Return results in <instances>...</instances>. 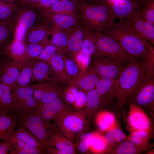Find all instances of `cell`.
Here are the masks:
<instances>
[{"instance_id": "cell-1", "label": "cell", "mask_w": 154, "mask_h": 154, "mask_svg": "<svg viewBox=\"0 0 154 154\" xmlns=\"http://www.w3.org/2000/svg\"><path fill=\"white\" fill-rule=\"evenodd\" d=\"M153 70L154 61L145 58L136 57L124 66L117 80L116 105H125L139 84Z\"/></svg>"}, {"instance_id": "cell-2", "label": "cell", "mask_w": 154, "mask_h": 154, "mask_svg": "<svg viewBox=\"0 0 154 154\" xmlns=\"http://www.w3.org/2000/svg\"><path fill=\"white\" fill-rule=\"evenodd\" d=\"M102 32L117 42L132 56L154 61L153 46L134 34L122 19L117 23L114 22Z\"/></svg>"}, {"instance_id": "cell-3", "label": "cell", "mask_w": 154, "mask_h": 154, "mask_svg": "<svg viewBox=\"0 0 154 154\" xmlns=\"http://www.w3.org/2000/svg\"><path fill=\"white\" fill-rule=\"evenodd\" d=\"M79 10L83 26L91 32H102L116 20L108 0L80 2Z\"/></svg>"}, {"instance_id": "cell-4", "label": "cell", "mask_w": 154, "mask_h": 154, "mask_svg": "<svg viewBox=\"0 0 154 154\" xmlns=\"http://www.w3.org/2000/svg\"><path fill=\"white\" fill-rule=\"evenodd\" d=\"M17 114V123L19 125L26 129L46 147L50 137L58 131L55 124L45 121L34 110Z\"/></svg>"}, {"instance_id": "cell-5", "label": "cell", "mask_w": 154, "mask_h": 154, "mask_svg": "<svg viewBox=\"0 0 154 154\" xmlns=\"http://www.w3.org/2000/svg\"><path fill=\"white\" fill-rule=\"evenodd\" d=\"M54 121L58 131L72 143L86 131L89 123L83 110H67Z\"/></svg>"}, {"instance_id": "cell-6", "label": "cell", "mask_w": 154, "mask_h": 154, "mask_svg": "<svg viewBox=\"0 0 154 154\" xmlns=\"http://www.w3.org/2000/svg\"><path fill=\"white\" fill-rule=\"evenodd\" d=\"M94 33L96 48L94 56L106 57L123 63H128L136 58L127 53L117 42L110 36L102 32Z\"/></svg>"}, {"instance_id": "cell-7", "label": "cell", "mask_w": 154, "mask_h": 154, "mask_svg": "<svg viewBox=\"0 0 154 154\" xmlns=\"http://www.w3.org/2000/svg\"><path fill=\"white\" fill-rule=\"evenodd\" d=\"M129 100L140 107L153 105L154 70L150 71L140 82Z\"/></svg>"}, {"instance_id": "cell-8", "label": "cell", "mask_w": 154, "mask_h": 154, "mask_svg": "<svg viewBox=\"0 0 154 154\" xmlns=\"http://www.w3.org/2000/svg\"><path fill=\"white\" fill-rule=\"evenodd\" d=\"M88 68L101 78L117 79L124 63L103 56H91Z\"/></svg>"}, {"instance_id": "cell-9", "label": "cell", "mask_w": 154, "mask_h": 154, "mask_svg": "<svg viewBox=\"0 0 154 154\" xmlns=\"http://www.w3.org/2000/svg\"><path fill=\"white\" fill-rule=\"evenodd\" d=\"M13 111L31 112L35 108L37 102L33 96V85L24 86H16L11 91Z\"/></svg>"}, {"instance_id": "cell-10", "label": "cell", "mask_w": 154, "mask_h": 154, "mask_svg": "<svg viewBox=\"0 0 154 154\" xmlns=\"http://www.w3.org/2000/svg\"><path fill=\"white\" fill-rule=\"evenodd\" d=\"M24 6L18 8L13 18L16 24L14 38L22 40L26 32L33 26L37 17L35 9Z\"/></svg>"}, {"instance_id": "cell-11", "label": "cell", "mask_w": 154, "mask_h": 154, "mask_svg": "<svg viewBox=\"0 0 154 154\" xmlns=\"http://www.w3.org/2000/svg\"><path fill=\"white\" fill-rule=\"evenodd\" d=\"M127 27L134 34L153 46L154 44V24L137 14L122 19Z\"/></svg>"}, {"instance_id": "cell-12", "label": "cell", "mask_w": 154, "mask_h": 154, "mask_svg": "<svg viewBox=\"0 0 154 154\" xmlns=\"http://www.w3.org/2000/svg\"><path fill=\"white\" fill-rule=\"evenodd\" d=\"M33 96L37 103H45L61 98L63 92L57 83L51 80L33 85Z\"/></svg>"}, {"instance_id": "cell-13", "label": "cell", "mask_w": 154, "mask_h": 154, "mask_svg": "<svg viewBox=\"0 0 154 154\" xmlns=\"http://www.w3.org/2000/svg\"><path fill=\"white\" fill-rule=\"evenodd\" d=\"M21 66L6 56L0 60V83L8 86L11 91L17 85Z\"/></svg>"}, {"instance_id": "cell-14", "label": "cell", "mask_w": 154, "mask_h": 154, "mask_svg": "<svg viewBox=\"0 0 154 154\" xmlns=\"http://www.w3.org/2000/svg\"><path fill=\"white\" fill-rule=\"evenodd\" d=\"M115 19H123L139 13L143 4L134 0H108Z\"/></svg>"}, {"instance_id": "cell-15", "label": "cell", "mask_w": 154, "mask_h": 154, "mask_svg": "<svg viewBox=\"0 0 154 154\" xmlns=\"http://www.w3.org/2000/svg\"><path fill=\"white\" fill-rule=\"evenodd\" d=\"M69 109L63 103L61 98H58L47 103H37L33 110L44 120L51 122L62 113Z\"/></svg>"}, {"instance_id": "cell-16", "label": "cell", "mask_w": 154, "mask_h": 154, "mask_svg": "<svg viewBox=\"0 0 154 154\" xmlns=\"http://www.w3.org/2000/svg\"><path fill=\"white\" fill-rule=\"evenodd\" d=\"M67 30L68 33L67 43L62 52L74 58L81 50L84 35V27L79 23Z\"/></svg>"}, {"instance_id": "cell-17", "label": "cell", "mask_w": 154, "mask_h": 154, "mask_svg": "<svg viewBox=\"0 0 154 154\" xmlns=\"http://www.w3.org/2000/svg\"><path fill=\"white\" fill-rule=\"evenodd\" d=\"M48 63L50 67V75H52L51 80L57 84L61 83L72 86V81L66 70L62 53L57 52Z\"/></svg>"}, {"instance_id": "cell-18", "label": "cell", "mask_w": 154, "mask_h": 154, "mask_svg": "<svg viewBox=\"0 0 154 154\" xmlns=\"http://www.w3.org/2000/svg\"><path fill=\"white\" fill-rule=\"evenodd\" d=\"M117 79L101 78L95 89L102 101V109L116 104L115 96Z\"/></svg>"}, {"instance_id": "cell-19", "label": "cell", "mask_w": 154, "mask_h": 154, "mask_svg": "<svg viewBox=\"0 0 154 154\" xmlns=\"http://www.w3.org/2000/svg\"><path fill=\"white\" fill-rule=\"evenodd\" d=\"M129 102L128 121L133 131L143 130L150 131L151 123L148 116L140 107Z\"/></svg>"}, {"instance_id": "cell-20", "label": "cell", "mask_w": 154, "mask_h": 154, "mask_svg": "<svg viewBox=\"0 0 154 154\" xmlns=\"http://www.w3.org/2000/svg\"><path fill=\"white\" fill-rule=\"evenodd\" d=\"M41 15L51 27L67 30L79 24L78 16L48 12L42 11Z\"/></svg>"}, {"instance_id": "cell-21", "label": "cell", "mask_w": 154, "mask_h": 154, "mask_svg": "<svg viewBox=\"0 0 154 154\" xmlns=\"http://www.w3.org/2000/svg\"><path fill=\"white\" fill-rule=\"evenodd\" d=\"M101 78L88 68L72 80V86L87 93L95 88L96 84Z\"/></svg>"}, {"instance_id": "cell-22", "label": "cell", "mask_w": 154, "mask_h": 154, "mask_svg": "<svg viewBox=\"0 0 154 154\" xmlns=\"http://www.w3.org/2000/svg\"><path fill=\"white\" fill-rule=\"evenodd\" d=\"M17 123V115L13 112L0 111V141H9L11 139Z\"/></svg>"}, {"instance_id": "cell-23", "label": "cell", "mask_w": 154, "mask_h": 154, "mask_svg": "<svg viewBox=\"0 0 154 154\" xmlns=\"http://www.w3.org/2000/svg\"><path fill=\"white\" fill-rule=\"evenodd\" d=\"M49 146L54 147L60 154H73L76 152V149L73 143L58 130L49 139L46 147Z\"/></svg>"}, {"instance_id": "cell-24", "label": "cell", "mask_w": 154, "mask_h": 154, "mask_svg": "<svg viewBox=\"0 0 154 154\" xmlns=\"http://www.w3.org/2000/svg\"><path fill=\"white\" fill-rule=\"evenodd\" d=\"M50 28L47 26L38 24L33 26L26 33L23 39L25 44L42 43L48 41Z\"/></svg>"}, {"instance_id": "cell-25", "label": "cell", "mask_w": 154, "mask_h": 154, "mask_svg": "<svg viewBox=\"0 0 154 154\" xmlns=\"http://www.w3.org/2000/svg\"><path fill=\"white\" fill-rule=\"evenodd\" d=\"M102 104L100 96L95 89L87 92V101L83 110L89 123L102 109Z\"/></svg>"}, {"instance_id": "cell-26", "label": "cell", "mask_w": 154, "mask_h": 154, "mask_svg": "<svg viewBox=\"0 0 154 154\" xmlns=\"http://www.w3.org/2000/svg\"><path fill=\"white\" fill-rule=\"evenodd\" d=\"M25 44L23 41L14 39L5 48V53L14 62L22 66L28 61L25 55Z\"/></svg>"}, {"instance_id": "cell-27", "label": "cell", "mask_w": 154, "mask_h": 154, "mask_svg": "<svg viewBox=\"0 0 154 154\" xmlns=\"http://www.w3.org/2000/svg\"><path fill=\"white\" fill-rule=\"evenodd\" d=\"M80 2L74 0H60L49 8L42 11L78 16Z\"/></svg>"}, {"instance_id": "cell-28", "label": "cell", "mask_w": 154, "mask_h": 154, "mask_svg": "<svg viewBox=\"0 0 154 154\" xmlns=\"http://www.w3.org/2000/svg\"><path fill=\"white\" fill-rule=\"evenodd\" d=\"M50 75V69L48 62L41 61H34L31 82L40 83L50 80L51 78Z\"/></svg>"}, {"instance_id": "cell-29", "label": "cell", "mask_w": 154, "mask_h": 154, "mask_svg": "<svg viewBox=\"0 0 154 154\" xmlns=\"http://www.w3.org/2000/svg\"><path fill=\"white\" fill-rule=\"evenodd\" d=\"M11 139L22 141L39 149L44 150L45 148L44 145L34 136L20 125H19L17 130L13 132Z\"/></svg>"}, {"instance_id": "cell-30", "label": "cell", "mask_w": 154, "mask_h": 154, "mask_svg": "<svg viewBox=\"0 0 154 154\" xmlns=\"http://www.w3.org/2000/svg\"><path fill=\"white\" fill-rule=\"evenodd\" d=\"M10 154H42L45 153L44 150L31 146L19 140L10 139Z\"/></svg>"}, {"instance_id": "cell-31", "label": "cell", "mask_w": 154, "mask_h": 154, "mask_svg": "<svg viewBox=\"0 0 154 154\" xmlns=\"http://www.w3.org/2000/svg\"><path fill=\"white\" fill-rule=\"evenodd\" d=\"M150 131L140 130L132 131L129 140L142 151L148 148L150 137Z\"/></svg>"}, {"instance_id": "cell-32", "label": "cell", "mask_w": 154, "mask_h": 154, "mask_svg": "<svg viewBox=\"0 0 154 154\" xmlns=\"http://www.w3.org/2000/svg\"><path fill=\"white\" fill-rule=\"evenodd\" d=\"M50 35L52 36L50 43L56 46L58 52L62 53L67 43L68 36V30L51 27Z\"/></svg>"}, {"instance_id": "cell-33", "label": "cell", "mask_w": 154, "mask_h": 154, "mask_svg": "<svg viewBox=\"0 0 154 154\" xmlns=\"http://www.w3.org/2000/svg\"><path fill=\"white\" fill-rule=\"evenodd\" d=\"M84 37L80 51L86 55L91 57L95 55L96 52L95 36L94 32L88 31L84 27Z\"/></svg>"}, {"instance_id": "cell-34", "label": "cell", "mask_w": 154, "mask_h": 154, "mask_svg": "<svg viewBox=\"0 0 154 154\" xmlns=\"http://www.w3.org/2000/svg\"><path fill=\"white\" fill-rule=\"evenodd\" d=\"M11 92L8 86L0 83V111L6 110L13 112Z\"/></svg>"}, {"instance_id": "cell-35", "label": "cell", "mask_w": 154, "mask_h": 154, "mask_svg": "<svg viewBox=\"0 0 154 154\" xmlns=\"http://www.w3.org/2000/svg\"><path fill=\"white\" fill-rule=\"evenodd\" d=\"M50 43L48 40L42 43L25 44V55L27 60L36 61L45 47Z\"/></svg>"}, {"instance_id": "cell-36", "label": "cell", "mask_w": 154, "mask_h": 154, "mask_svg": "<svg viewBox=\"0 0 154 154\" xmlns=\"http://www.w3.org/2000/svg\"><path fill=\"white\" fill-rule=\"evenodd\" d=\"M34 61H28L22 66L17 86H24L30 85L31 82Z\"/></svg>"}, {"instance_id": "cell-37", "label": "cell", "mask_w": 154, "mask_h": 154, "mask_svg": "<svg viewBox=\"0 0 154 154\" xmlns=\"http://www.w3.org/2000/svg\"><path fill=\"white\" fill-rule=\"evenodd\" d=\"M97 123L101 130L109 131L114 126L115 123L114 116L113 114L108 112H100L97 117Z\"/></svg>"}, {"instance_id": "cell-38", "label": "cell", "mask_w": 154, "mask_h": 154, "mask_svg": "<svg viewBox=\"0 0 154 154\" xmlns=\"http://www.w3.org/2000/svg\"><path fill=\"white\" fill-rule=\"evenodd\" d=\"M17 8L14 3L0 1V20L12 22Z\"/></svg>"}, {"instance_id": "cell-39", "label": "cell", "mask_w": 154, "mask_h": 154, "mask_svg": "<svg viewBox=\"0 0 154 154\" xmlns=\"http://www.w3.org/2000/svg\"><path fill=\"white\" fill-rule=\"evenodd\" d=\"M93 134L92 133H84L81 135L75 141L76 143L75 146L76 149L77 148L80 153H86L90 148Z\"/></svg>"}, {"instance_id": "cell-40", "label": "cell", "mask_w": 154, "mask_h": 154, "mask_svg": "<svg viewBox=\"0 0 154 154\" xmlns=\"http://www.w3.org/2000/svg\"><path fill=\"white\" fill-rule=\"evenodd\" d=\"M142 151L130 140L122 142L114 152L117 154H135L141 153Z\"/></svg>"}, {"instance_id": "cell-41", "label": "cell", "mask_w": 154, "mask_h": 154, "mask_svg": "<svg viewBox=\"0 0 154 154\" xmlns=\"http://www.w3.org/2000/svg\"><path fill=\"white\" fill-rule=\"evenodd\" d=\"M104 138L107 144H112L123 141L126 138V136L119 129L113 127L109 130Z\"/></svg>"}, {"instance_id": "cell-42", "label": "cell", "mask_w": 154, "mask_h": 154, "mask_svg": "<svg viewBox=\"0 0 154 154\" xmlns=\"http://www.w3.org/2000/svg\"><path fill=\"white\" fill-rule=\"evenodd\" d=\"M139 14L145 19L154 24V0H149L143 3Z\"/></svg>"}, {"instance_id": "cell-43", "label": "cell", "mask_w": 154, "mask_h": 154, "mask_svg": "<svg viewBox=\"0 0 154 154\" xmlns=\"http://www.w3.org/2000/svg\"><path fill=\"white\" fill-rule=\"evenodd\" d=\"M107 145L104 137L94 134L91 141L90 148L95 153H100L105 149Z\"/></svg>"}, {"instance_id": "cell-44", "label": "cell", "mask_w": 154, "mask_h": 154, "mask_svg": "<svg viewBox=\"0 0 154 154\" xmlns=\"http://www.w3.org/2000/svg\"><path fill=\"white\" fill-rule=\"evenodd\" d=\"M66 72L70 78L72 80L80 73L78 66L74 58L69 57L66 58L63 56Z\"/></svg>"}, {"instance_id": "cell-45", "label": "cell", "mask_w": 154, "mask_h": 154, "mask_svg": "<svg viewBox=\"0 0 154 154\" xmlns=\"http://www.w3.org/2000/svg\"><path fill=\"white\" fill-rule=\"evenodd\" d=\"M58 52L57 48L50 43L45 47L42 52L36 61L48 62L51 57Z\"/></svg>"}, {"instance_id": "cell-46", "label": "cell", "mask_w": 154, "mask_h": 154, "mask_svg": "<svg viewBox=\"0 0 154 154\" xmlns=\"http://www.w3.org/2000/svg\"><path fill=\"white\" fill-rule=\"evenodd\" d=\"M60 0H39L33 3L30 6L35 9H40L42 11L49 8Z\"/></svg>"}, {"instance_id": "cell-47", "label": "cell", "mask_w": 154, "mask_h": 154, "mask_svg": "<svg viewBox=\"0 0 154 154\" xmlns=\"http://www.w3.org/2000/svg\"><path fill=\"white\" fill-rule=\"evenodd\" d=\"M11 24L0 25V46L8 39L12 31Z\"/></svg>"}, {"instance_id": "cell-48", "label": "cell", "mask_w": 154, "mask_h": 154, "mask_svg": "<svg viewBox=\"0 0 154 154\" xmlns=\"http://www.w3.org/2000/svg\"><path fill=\"white\" fill-rule=\"evenodd\" d=\"M91 57L86 55L80 51L76 55L74 59L82 67L85 68L88 66L91 60Z\"/></svg>"}, {"instance_id": "cell-49", "label": "cell", "mask_w": 154, "mask_h": 154, "mask_svg": "<svg viewBox=\"0 0 154 154\" xmlns=\"http://www.w3.org/2000/svg\"><path fill=\"white\" fill-rule=\"evenodd\" d=\"M87 101V93L82 90L78 91V95L74 103L75 106L77 108L85 106Z\"/></svg>"}, {"instance_id": "cell-50", "label": "cell", "mask_w": 154, "mask_h": 154, "mask_svg": "<svg viewBox=\"0 0 154 154\" xmlns=\"http://www.w3.org/2000/svg\"><path fill=\"white\" fill-rule=\"evenodd\" d=\"M10 141H5L4 142L0 141V154H7L10 149Z\"/></svg>"}, {"instance_id": "cell-51", "label": "cell", "mask_w": 154, "mask_h": 154, "mask_svg": "<svg viewBox=\"0 0 154 154\" xmlns=\"http://www.w3.org/2000/svg\"><path fill=\"white\" fill-rule=\"evenodd\" d=\"M64 96L66 100L70 104H74L77 96L68 90L65 92Z\"/></svg>"}, {"instance_id": "cell-52", "label": "cell", "mask_w": 154, "mask_h": 154, "mask_svg": "<svg viewBox=\"0 0 154 154\" xmlns=\"http://www.w3.org/2000/svg\"><path fill=\"white\" fill-rule=\"evenodd\" d=\"M39 0H19L20 3L24 5H29Z\"/></svg>"}, {"instance_id": "cell-53", "label": "cell", "mask_w": 154, "mask_h": 154, "mask_svg": "<svg viewBox=\"0 0 154 154\" xmlns=\"http://www.w3.org/2000/svg\"><path fill=\"white\" fill-rule=\"evenodd\" d=\"M12 22L9 21H7L0 20V25L5 24H11Z\"/></svg>"}, {"instance_id": "cell-54", "label": "cell", "mask_w": 154, "mask_h": 154, "mask_svg": "<svg viewBox=\"0 0 154 154\" xmlns=\"http://www.w3.org/2000/svg\"><path fill=\"white\" fill-rule=\"evenodd\" d=\"M17 0H0V1L14 3Z\"/></svg>"}, {"instance_id": "cell-55", "label": "cell", "mask_w": 154, "mask_h": 154, "mask_svg": "<svg viewBox=\"0 0 154 154\" xmlns=\"http://www.w3.org/2000/svg\"><path fill=\"white\" fill-rule=\"evenodd\" d=\"M134 1L137 2L141 3H144L149 0H134Z\"/></svg>"}, {"instance_id": "cell-56", "label": "cell", "mask_w": 154, "mask_h": 154, "mask_svg": "<svg viewBox=\"0 0 154 154\" xmlns=\"http://www.w3.org/2000/svg\"><path fill=\"white\" fill-rule=\"evenodd\" d=\"M80 2H83V1H100V0H74Z\"/></svg>"}]
</instances>
